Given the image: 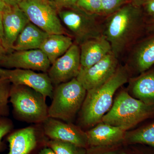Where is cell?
<instances>
[{"label": "cell", "mask_w": 154, "mask_h": 154, "mask_svg": "<svg viewBox=\"0 0 154 154\" xmlns=\"http://www.w3.org/2000/svg\"><path fill=\"white\" fill-rule=\"evenodd\" d=\"M4 36V30L2 23V14H0V38L2 40Z\"/></svg>", "instance_id": "34"}, {"label": "cell", "mask_w": 154, "mask_h": 154, "mask_svg": "<svg viewBox=\"0 0 154 154\" xmlns=\"http://www.w3.org/2000/svg\"><path fill=\"white\" fill-rule=\"evenodd\" d=\"M86 133L88 144L94 146L112 145L121 141L125 137V131L103 122Z\"/></svg>", "instance_id": "15"}, {"label": "cell", "mask_w": 154, "mask_h": 154, "mask_svg": "<svg viewBox=\"0 0 154 154\" xmlns=\"http://www.w3.org/2000/svg\"><path fill=\"white\" fill-rule=\"evenodd\" d=\"M11 83L8 80L0 78V116L9 114L8 103Z\"/></svg>", "instance_id": "23"}, {"label": "cell", "mask_w": 154, "mask_h": 154, "mask_svg": "<svg viewBox=\"0 0 154 154\" xmlns=\"http://www.w3.org/2000/svg\"><path fill=\"white\" fill-rule=\"evenodd\" d=\"M143 6L147 14L154 20V0H148Z\"/></svg>", "instance_id": "28"}, {"label": "cell", "mask_w": 154, "mask_h": 154, "mask_svg": "<svg viewBox=\"0 0 154 154\" xmlns=\"http://www.w3.org/2000/svg\"><path fill=\"white\" fill-rule=\"evenodd\" d=\"M51 66L46 56L40 49L13 51L0 55V67L19 69L47 73Z\"/></svg>", "instance_id": "8"}, {"label": "cell", "mask_w": 154, "mask_h": 154, "mask_svg": "<svg viewBox=\"0 0 154 154\" xmlns=\"http://www.w3.org/2000/svg\"><path fill=\"white\" fill-rule=\"evenodd\" d=\"M78 1L79 0H53V2L58 11L62 9L76 7Z\"/></svg>", "instance_id": "27"}, {"label": "cell", "mask_w": 154, "mask_h": 154, "mask_svg": "<svg viewBox=\"0 0 154 154\" xmlns=\"http://www.w3.org/2000/svg\"><path fill=\"white\" fill-rule=\"evenodd\" d=\"M38 154H56L50 147L45 148L40 151Z\"/></svg>", "instance_id": "32"}, {"label": "cell", "mask_w": 154, "mask_h": 154, "mask_svg": "<svg viewBox=\"0 0 154 154\" xmlns=\"http://www.w3.org/2000/svg\"><path fill=\"white\" fill-rule=\"evenodd\" d=\"M86 94L76 78L57 85L48 108V117L66 122L71 120L82 107Z\"/></svg>", "instance_id": "5"}, {"label": "cell", "mask_w": 154, "mask_h": 154, "mask_svg": "<svg viewBox=\"0 0 154 154\" xmlns=\"http://www.w3.org/2000/svg\"><path fill=\"white\" fill-rule=\"evenodd\" d=\"M8 6L3 0H0V14H2Z\"/></svg>", "instance_id": "33"}, {"label": "cell", "mask_w": 154, "mask_h": 154, "mask_svg": "<svg viewBox=\"0 0 154 154\" xmlns=\"http://www.w3.org/2000/svg\"><path fill=\"white\" fill-rule=\"evenodd\" d=\"M77 6L87 13L99 15L102 10V0H79Z\"/></svg>", "instance_id": "24"}, {"label": "cell", "mask_w": 154, "mask_h": 154, "mask_svg": "<svg viewBox=\"0 0 154 154\" xmlns=\"http://www.w3.org/2000/svg\"><path fill=\"white\" fill-rule=\"evenodd\" d=\"M49 147L56 154H85V148L67 142L52 140L48 143Z\"/></svg>", "instance_id": "22"}, {"label": "cell", "mask_w": 154, "mask_h": 154, "mask_svg": "<svg viewBox=\"0 0 154 154\" xmlns=\"http://www.w3.org/2000/svg\"><path fill=\"white\" fill-rule=\"evenodd\" d=\"M7 5L14 6L19 5L22 0H3Z\"/></svg>", "instance_id": "30"}, {"label": "cell", "mask_w": 154, "mask_h": 154, "mask_svg": "<svg viewBox=\"0 0 154 154\" xmlns=\"http://www.w3.org/2000/svg\"><path fill=\"white\" fill-rule=\"evenodd\" d=\"M140 8L128 3L109 15L103 25V35L110 42L117 59L130 47L146 27Z\"/></svg>", "instance_id": "1"}, {"label": "cell", "mask_w": 154, "mask_h": 154, "mask_svg": "<svg viewBox=\"0 0 154 154\" xmlns=\"http://www.w3.org/2000/svg\"><path fill=\"white\" fill-rule=\"evenodd\" d=\"M118 59L112 51L88 68H80L76 77L87 91L98 88L108 81L118 69Z\"/></svg>", "instance_id": "10"}, {"label": "cell", "mask_w": 154, "mask_h": 154, "mask_svg": "<svg viewBox=\"0 0 154 154\" xmlns=\"http://www.w3.org/2000/svg\"><path fill=\"white\" fill-rule=\"evenodd\" d=\"M79 46L82 68L90 67L112 51L110 42L103 35L85 42Z\"/></svg>", "instance_id": "14"}, {"label": "cell", "mask_w": 154, "mask_h": 154, "mask_svg": "<svg viewBox=\"0 0 154 154\" xmlns=\"http://www.w3.org/2000/svg\"><path fill=\"white\" fill-rule=\"evenodd\" d=\"M130 58L138 71L142 73L154 65V33L139 42Z\"/></svg>", "instance_id": "17"}, {"label": "cell", "mask_w": 154, "mask_h": 154, "mask_svg": "<svg viewBox=\"0 0 154 154\" xmlns=\"http://www.w3.org/2000/svg\"><path fill=\"white\" fill-rule=\"evenodd\" d=\"M100 154H116V152H106Z\"/></svg>", "instance_id": "36"}, {"label": "cell", "mask_w": 154, "mask_h": 154, "mask_svg": "<svg viewBox=\"0 0 154 154\" xmlns=\"http://www.w3.org/2000/svg\"><path fill=\"white\" fill-rule=\"evenodd\" d=\"M0 78L8 80L12 85L27 86L52 99L53 87L47 73L32 70L7 69L0 67Z\"/></svg>", "instance_id": "9"}, {"label": "cell", "mask_w": 154, "mask_h": 154, "mask_svg": "<svg viewBox=\"0 0 154 154\" xmlns=\"http://www.w3.org/2000/svg\"><path fill=\"white\" fill-rule=\"evenodd\" d=\"M4 36L3 46L7 53L13 51V47L19 34L30 22L19 5L8 6L2 14Z\"/></svg>", "instance_id": "12"}, {"label": "cell", "mask_w": 154, "mask_h": 154, "mask_svg": "<svg viewBox=\"0 0 154 154\" xmlns=\"http://www.w3.org/2000/svg\"><path fill=\"white\" fill-rule=\"evenodd\" d=\"M154 106L134 99L122 91L114 100L113 106L102 117V122L118 127L123 130L131 128L151 115Z\"/></svg>", "instance_id": "3"}, {"label": "cell", "mask_w": 154, "mask_h": 154, "mask_svg": "<svg viewBox=\"0 0 154 154\" xmlns=\"http://www.w3.org/2000/svg\"><path fill=\"white\" fill-rule=\"evenodd\" d=\"M121 154H126L125 153H122Z\"/></svg>", "instance_id": "38"}, {"label": "cell", "mask_w": 154, "mask_h": 154, "mask_svg": "<svg viewBox=\"0 0 154 154\" xmlns=\"http://www.w3.org/2000/svg\"><path fill=\"white\" fill-rule=\"evenodd\" d=\"M128 140L132 143L146 144L154 146V122L131 132L128 136Z\"/></svg>", "instance_id": "21"}, {"label": "cell", "mask_w": 154, "mask_h": 154, "mask_svg": "<svg viewBox=\"0 0 154 154\" xmlns=\"http://www.w3.org/2000/svg\"><path fill=\"white\" fill-rule=\"evenodd\" d=\"M146 30L150 33H154V20H152L150 22L147 23Z\"/></svg>", "instance_id": "29"}, {"label": "cell", "mask_w": 154, "mask_h": 154, "mask_svg": "<svg viewBox=\"0 0 154 154\" xmlns=\"http://www.w3.org/2000/svg\"><path fill=\"white\" fill-rule=\"evenodd\" d=\"M128 0H102L101 14L110 15L128 4Z\"/></svg>", "instance_id": "25"}, {"label": "cell", "mask_w": 154, "mask_h": 154, "mask_svg": "<svg viewBox=\"0 0 154 154\" xmlns=\"http://www.w3.org/2000/svg\"><path fill=\"white\" fill-rule=\"evenodd\" d=\"M42 123L45 134L51 140L67 142L85 148L88 145L86 132L78 127L49 117Z\"/></svg>", "instance_id": "13"}, {"label": "cell", "mask_w": 154, "mask_h": 154, "mask_svg": "<svg viewBox=\"0 0 154 154\" xmlns=\"http://www.w3.org/2000/svg\"><path fill=\"white\" fill-rule=\"evenodd\" d=\"M45 97L32 88L11 85L9 102L17 117L26 122H43L48 117Z\"/></svg>", "instance_id": "4"}, {"label": "cell", "mask_w": 154, "mask_h": 154, "mask_svg": "<svg viewBox=\"0 0 154 154\" xmlns=\"http://www.w3.org/2000/svg\"><path fill=\"white\" fill-rule=\"evenodd\" d=\"M19 7L29 21L49 34L66 35L58 10L53 2L48 0H22Z\"/></svg>", "instance_id": "7"}, {"label": "cell", "mask_w": 154, "mask_h": 154, "mask_svg": "<svg viewBox=\"0 0 154 154\" xmlns=\"http://www.w3.org/2000/svg\"><path fill=\"white\" fill-rule=\"evenodd\" d=\"M131 90L137 99L154 106V71L142 73L132 82Z\"/></svg>", "instance_id": "20"}, {"label": "cell", "mask_w": 154, "mask_h": 154, "mask_svg": "<svg viewBox=\"0 0 154 154\" xmlns=\"http://www.w3.org/2000/svg\"><path fill=\"white\" fill-rule=\"evenodd\" d=\"M127 69L119 66L115 74L98 88L87 91L81 107L80 121L85 126L95 125L102 121L113 103L116 91L128 80Z\"/></svg>", "instance_id": "2"}, {"label": "cell", "mask_w": 154, "mask_h": 154, "mask_svg": "<svg viewBox=\"0 0 154 154\" xmlns=\"http://www.w3.org/2000/svg\"><path fill=\"white\" fill-rule=\"evenodd\" d=\"M13 127L14 125L11 119L6 116H0V148L3 137L11 132Z\"/></svg>", "instance_id": "26"}, {"label": "cell", "mask_w": 154, "mask_h": 154, "mask_svg": "<svg viewBox=\"0 0 154 154\" xmlns=\"http://www.w3.org/2000/svg\"><path fill=\"white\" fill-rule=\"evenodd\" d=\"M48 1H51V2H53V0H48Z\"/></svg>", "instance_id": "37"}, {"label": "cell", "mask_w": 154, "mask_h": 154, "mask_svg": "<svg viewBox=\"0 0 154 154\" xmlns=\"http://www.w3.org/2000/svg\"><path fill=\"white\" fill-rule=\"evenodd\" d=\"M72 38L64 34H49L40 49L46 56L51 65L63 55L72 45Z\"/></svg>", "instance_id": "19"}, {"label": "cell", "mask_w": 154, "mask_h": 154, "mask_svg": "<svg viewBox=\"0 0 154 154\" xmlns=\"http://www.w3.org/2000/svg\"><path fill=\"white\" fill-rule=\"evenodd\" d=\"M7 53V51L5 49L3 46L2 41V39L0 38V55L2 54H4Z\"/></svg>", "instance_id": "35"}, {"label": "cell", "mask_w": 154, "mask_h": 154, "mask_svg": "<svg viewBox=\"0 0 154 154\" xmlns=\"http://www.w3.org/2000/svg\"><path fill=\"white\" fill-rule=\"evenodd\" d=\"M131 3L137 7L140 8L144 5L148 0H131Z\"/></svg>", "instance_id": "31"}, {"label": "cell", "mask_w": 154, "mask_h": 154, "mask_svg": "<svg viewBox=\"0 0 154 154\" xmlns=\"http://www.w3.org/2000/svg\"><path fill=\"white\" fill-rule=\"evenodd\" d=\"M81 68L79 45L74 43L63 55L51 66L47 74L56 85L76 78Z\"/></svg>", "instance_id": "11"}, {"label": "cell", "mask_w": 154, "mask_h": 154, "mask_svg": "<svg viewBox=\"0 0 154 154\" xmlns=\"http://www.w3.org/2000/svg\"><path fill=\"white\" fill-rule=\"evenodd\" d=\"M7 140L10 149L6 154H28L36 146L35 129L29 127L18 130L9 135Z\"/></svg>", "instance_id": "16"}, {"label": "cell", "mask_w": 154, "mask_h": 154, "mask_svg": "<svg viewBox=\"0 0 154 154\" xmlns=\"http://www.w3.org/2000/svg\"><path fill=\"white\" fill-rule=\"evenodd\" d=\"M49 34L29 22L19 34L13 51L39 49Z\"/></svg>", "instance_id": "18"}, {"label": "cell", "mask_w": 154, "mask_h": 154, "mask_svg": "<svg viewBox=\"0 0 154 154\" xmlns=\"http://www.w3.org/2000/svg\"><path fill=\"white\" fill-rule=\"evenodd\" d=\"M62 23L69 30L79 45L103 35V26L98 22V15L90 14L77 6L58 11Z\"/></svg>", "instance_id": "6"}]
</instances>
